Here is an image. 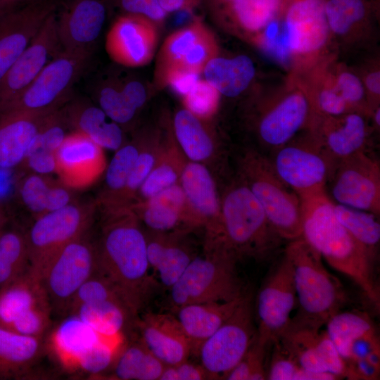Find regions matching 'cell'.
<instances>
[{"label": "cell", "instance_id": "13", "mask_svg": "<svg viewBox=\"0 0 380 380\" xmlns=\"http://www.w3.org/2000/svg\"><path fill=\"white\" fill-rule=\"evenodd\" d=\"M86 235L60 250L40 275L52 310L67 313L75 293L97 271L95 243Z\"/></svg>", "mask_w": 380, "mask_h": 380}, {"label": "cell", "instance_id": "21", "mask_svg": "<svg viewBox=\"0 0 380 380\" xmlns=\"http://www.w3.org/2000/svg\"><path fill=\"white\" fill-rule=\"evenodd\" d=\"M158 42L157 25L134 14L119 15L110 26L106 38V49L115 63L127 67L148 64Z\"/></svg>", "mask_w": 380, "mask_h": 380}, {"label": "cell", "instance_id": "3", "mask_svg": "<svg viewBox=\"0 0 380 380\" xmlns=\"http://www.w3.org/2000/svg\"><path fill=\"white\" fill-rule=\"evenodd\" d=\"M302 237L333 268L350 277L379 305L372 270L373 256L340 223L327 192L300 199Z\"/></svg>", "mask_w": 380, "mask_h": 380}, {"label": "cell", "instance_id": "4", "mask_svg": "<svg viewBox=\"0 0 380 380\" xmlns=\"http://www.w3.org/2000/svg\"><path fill=\"white\" fill-rule=\"evenodd\" d=\"M219 227L204 238L203 246H223L238 258L258 260L270 257L284 239L269 221L264 210L236 175L220 194Z\"/></svg>", "mask_w": 380, "mask_h": 380}, {"label": "cell", "instance_id": "55", "mask_svg": "<svg viewBox=\"0 0 380 380\" xmlns=\"http://www.w3.org/2000/svg\"><path fill=\"white\" fill-rule=\"evenodd\" d=\"M379 350L380 344L376 331L369 332L352 343L349 359L346 362L365 359L372 352Z\"/></svg>", "mask_w": 380, "mask_h": 380}, {"label": "cell", "instance_id": "9", "mask_svg": "<svg viewBox=\"0 0 380 380\" xmlns=\"http://www.w3.org/2000/svg\"><path fill=\"white\" fill-rule=\"evenodd\" d=\"M270 160L277 175L300 199L327 192L335 165L307 130L274 150Z\"/></svg>", "mask_w": 380, "mask_h": 380}, {"label": "cell", "instance_id": "35", "mask_svg": "<svg viewBox=\"0 0 380 380\" xmlns=\"http://www.w3.org/2000/svg\"><path fill=\"white\" fill-rule=\"evenodd\" d=\"M42 338L0 327V379L25 376L42 352Z\"/></svg>", "mask_w": 380, "mask_h": 380}, {"label": "cell", "instance_id": "58", "mask_svg": "<svg viewBox=\"0 0 380 380\" xmlns=\"http://www.w3.org/2000/svg\"><path fill=\"white\" fill-rule=\"evenodd\" d=\"M347 377L349 379L376 380L379 377L380 368L374 367L365 359L346 362Z\"/></svg>", "mask_w": 380, "mask_h": 380}, {"label": "cell", "instance_id": "30", "mask_svg": "<svg viewBox=\"0 0 380 380\" xmlns=\"http://www.w3.org/2000/svg\"><path fill=\"white\" fill-rule=\"evenodd\" d=\"M184 305L177 308L176 317L189 338L192 353L197 355L201 344L232 315L243 300Z\"/></svg>", "mask_w": 380, "mask_h": 380}, {"label": "cell", "instance_id": "22", "mask_svg": "<svg viewBox=\"0 0 380 380\" xmlns=\"http://www.w3.org/2000/svg\"><path fill=\"white\" fill-rule=\"evenodd\" d=\"M56 15L62 49L91 55L103 24L106 9L101 0H62Z\"/></svg>", "mask_w": 380, "mask_h": 380}, {"label": "cell", "instance_id": "49", "mask_svg": "<svg viewBox=\"0 0 380 380\" xmlns=\"http://www.w3.org/2000/svg\"><path fill=\"white\" fill-rule=\"evenodd\" d=\"M118 297L123 298L129 303L110 281L96 272L75 293L69 304L67 314H70L81 305Z\"/></svg>", "mask_w": 380, "mask_h": 380}, {"label": "cell", "instance_id": "46", "mask_svg": "<svg viewBox=\"0 0 380 380\" xmlns=\"http://www.w3.org/2000/svg\"><path fill=\"white\" fill-rule=\"evenodd\" d=\"M94 94L98 106L107 116L122 127L134 120L137 111L123 96L118 80H104L96 85Z\"/></svg>", "mask_w": 380, "mask_h": 380}, {"label": "cell", "instance_id": "64", "mask_svg": "<svg viewBox=\"0 0 380 380\" xmlns=\"http://www.w3.org/2000/svg\"><path fill=\"white\" fill-rule=\"evenodd\" d=\"M8 1V2L12 3L10 0H0V1ZM12 4H13V3H12ZM14 5H15V4H14ZM15 6H16V5H15Z\"/></svg>", "mask_w": 380, "mask_h": 380}, {"label": "cell", "instance_id": "60", "mask_svg": "<svg viewBox=\"0 0 380 380\" xmlns=\"http://www.w3.org/2000/svg\"><path fill=\"white\" fill-rule=\"evenodd\" d=\"M211 14L216 13L234 0H205Z\"/></svg>", "mask_w": 380, "mask_h": 380}, {"label": "cell", "instance_id": "15", "mask_svg": "<svg viewBox=\"0 0 380 380\" xmlns=\"http://www.w3.org/2000/svg\"><path fill=\"white\" fill-rule=\"evenodd\" d=\"M296 304L290 262L283 256L261 286L256 299L257 341L267 346L289 325Z\"/></svg>", "mask_w": 380, "mask_h": 380}, {"label": "cell", "instance_id": "59", "mask_svg": "<svg viewBox=\"0 0 380 380\" xmlns=\"http://www.w3.org/2000/svg\"><path fill=\"white\" fill-rule=\"evenodd\" d=\"M201 0H159L163 9L168 13L180 10H191Z\"/></svg>", "mask_w": 380, "mask_h": 380}, {"label": "cell", "instance_id": "62", "mask_svg": "<svg viewBox=\"0 0 380 380\" xmlns=\"http://www.w3.org/2000/svg\"><path fill=\"white\" fill-rule=\"evenodd\" d=\"M17 7V6L14 5L13 4L8 2V1H0V18L4 15L5 13L11 11V9Z\"/></svg>", "mask_w": 380, "mask_h": 380}, {"label": "cell", "instance_id": "7", "mask_svg": "<svg viewBox=\"0 0 380 380\" xmlns=\"http://www.w3.org/2000/svg\"><path fill=\"white\" fill-rule=\"evenodd\" d=\"M238 258L222 246L203 248L170 287L176 309L184 305L229 301L245 293L236 272Z\"/></svg>", "mask_w": 380, "mask_h": 380}, {"label": "cell", "instance_id": "40", "mask_svg": "<svg viewBox=\"0 0 380 380\" xmlns=\"http://www.w3.org/2000/svg\"><path fill=\"white\" fill-rule=\"evenodd\" d=\"M324 11L331 39H348L371 23L372 7L367 0H325Z\"/></svg>", "mask_w": 380, "mask_h": 380}, {"label": "cell", "instance_id": "57", "mask_svg": "<svg viewBox=\"0 0 380 380\" xmlns=\"http://www.w3.org/2000/svg\"><path fill=\"white\" fill-rule=\"evenodd\" d=\"M365 88L370 111L379 106L380 70L377 66L369 68L360 76Z\"/></svg>", "mask_w": 380, "mask_h": 380}, {"label": "cell", "instance_id": "10", "mask_svg": "<svg viewBox=\"0 0 380 380\" xmlns=\"http://www.w3.org/2000/svg\"><path fill=\"white\" fill-rule=\"evenodd\" d=\"M297 80L296 84L293 79L291 89L258 105L253 115L252 125L258 141L272 151L306 130L313 115L306 88Z\"/></svg>", "mask_w": 380, "mask_h": 380}, {"label": "cell", "instance_id": "23", "mask_svg": "<svg viewBox=\"0 0 380 380\" xmlns=\"http://www.w3.org/2000/svg\"><path fill=\"white\" fill-rule=\"evenodd\" d=\"M150 268L168 289L178 280L197 255L184 229L169 232L144 230Z\"/></svg>", "mask_w": 380, "mask_h": 380}, {"label": "cell", "instance_id": "34", "mask_svg": "<svg viewBox=\"0 0 380 380\" xmlns=\"http://www.w3.org/2000/svg\"><path fill=\"white\" fill-rule=\"evenodd\" d=\"M70 314L77 315L102 337L124 338L125 327L137 313L125 298L118 297L81 305Z\"/></svg>", "mask_w": 380, "mask_h": 380}, {"label": "cell", "instance_id": "43", "mask_svg": "<svg viewBox=\"0 0 380 380\" xmlns=\"http://www.w3.org/2000/svg\"><path fill=\"white\" fill-rule=\"evenodd\" d=\"M325 325L327 333L346 362L349 359L352 343L362 336L376 331L370 317L358 311L338 312Z\"/></svg>", "mask_w": 380, "mask_h": 380}, {"label": "cell", "instance_id": "8", "mask_svg": "<svg viewBox=\"0 0 380 380\" xmlns=\"http://www.w3.org/2000/svg\"><path fill=\"white\" fill-rule=\"evenodd\" d=\"M96 209V203L72 202L35 218L25 236L31 270L40 275L63 247L87 234Z\"/></svg>", "mask_w": 380, "mask_h": 380}, {"label": "cell", "instance_id": "51", "mask_svg": "<svg viewBox=\"0 0 380 380\" xmlns=\"http://www.w3.org/2000/svg\"><path fill=\"white\" fill-rule=\"evenodd\" d=\"M272 343L274 348L266 379L295 380L301 367L278 339Z\"/></svg>", "mask_w": 380, "mask_h": 380}, {"label": "cell", "instance_id": "36", "mask_svg": "<svg viewBox=\"0 0 380 380\" xmlns=\"http://www.w3.org/2000/svg\"><path fill=\"white\" fill-rule=\"evenodd\" d=\"M205 80L220 93L234 98L244 92L255 75L251 58L246 55L211 59L203 70Z\"/></svg>", "mask_w": 380, "mask_h": 380}, {"label": "cell", "instance_id": "28", "mask_svg": "<svg viewBox=\"0 0 380 380\" xmlns=\"http://www.w3.org/2000/svg\"><path fill=\"white\" fill-rule=\"evenodd\" d=\"M62 108L72 131L86 135L104 150L116 151L125 143L122 127L87 99L69 100Z\"/></svg>", "mask_w": 380, "mask_h": 380}, {"label": "cell", "instance_id": "56", "mask_svg": "<svg viewBox=\"0 0 380 380\" xmlns=\"http://www.w3.org/2000/svg\"><path fill=\"white\" fill-rule=\"evenodd\" d=\"M118 82L125 99L138 112L144 106L147 99L144 86L140 82L134 80Z\"/></svg>", "mask_w": 380, "mask_h": 380}, {"label": "cell", "instance_id": "31", "mask_svg": "<svg viewBox=\"0 0 380 380\" xmlns=\"http://www.w3.org/2000/svg\"><path fill=\"white\" fill-rule=\"evenodd\" d=\"M50 305L41 279L30 267L0 289V327L11 326L33 308Z\"/></svg>", "mask_w": 380, "mask_h": 380}, {"label": "cell", "instance_id": "16", "mask_svg": "<svg viewBox=\"0 0 380 380\" xmlns=\"http://www.w3.org/2000/svg\"><path fill=\"white\" fill-rule=\"evenodd\" d=\"M61 50L56 11L46 18L25 50L0 80V114L18 99Z\"/></svg>", "mask_w": 380, "mask_h": 380}, {"label": "cell", "instance_id": "12", "mask_svg": "<svg viewBox=\"0 0 380 380\" xmlns=\"http://www.w3.org/2000/svg\"><path fill=\"white\" fill-rule=\"evenodd\" d=\"M252 298L246 293L232 315L200 346L197 355L211 379H224L256 338Z\"/></svg>", "mask_w": 380, "mask_h": 380}, {"label": "cell", "instance_id": "14", "mask_svg": "<svg viewBox=\"0 0 380 380\" xmlns=\"http://www.w3.org/2000/svg\"><path fill=\"white\" fill-rule=\"evenodd\" d=\"M327 186L335 203L379 215L380 163L371 152L336 162Z\"/></svg>", "mask_w": 380, "mask_h": 380}, {"label": "cell", "instance_id": "37", "mask_svg": "<svg viewBox=\"0 0 380 380\" xmlns=\"http://www.w3.org/2000/svg\"><path fill=\"white\" fill-rule=\"evenodd\" d=\"M18 194L22 203L35 218L72 202L70 189L44 175L34 172L20 182Z\"/></svg>", "mask_w": 380, "mask_h": 380}, {"label": "cell", "instance_id": "42", "mask_svg": "<svg viewBox=\"0 0 380 380\" xmlns=\"http://www.w3.org/2000/svg\"><path fill=\"white\" fill-rule=\"evenodd\" d=\"M139 152L121 195L120 205H131L136 200L138 191L150 173L162 147L164 130L155 128L140 132Z\"/></svg>", "mask_w": 380, "mask_h": 380}, {"label": "cell", "instance_id": "17", "mask_svg": "<svg viewBox=\"0 0 380 380\" xmlns=\"http://www.w3.org/2000/svg\"><path fill=\"white\" fill-rule=\"evenodd\" d=\"M179 184L184 196L182 229L191 232L201 229L204 238L212 236L219 227L221 201L210 168L187 160Z\"/></svg>", "mask_w": 380, "mask_h": 380}, {"label": "cell", "instance_id": "45", "mask_svg": "<svg viewBox=\"0 0 380 380\" xmlns=\"http://www.w3.org/2000/svg\"><path fill=\"white\" fill-rule=\"evenodd\" d=\"M29 267L25 234L15 230H5L0 236V289L23 274Z\"/></svg>", "mask_w": 380, "mask_h": 380}, {"label": "cell", "instance_id": "48", "mask_svg": "<svg viewBox=\"0 0 380 380\" xmlns=\"http://www.w3.org/2000/svg\"><path fill=\"white\" fill-rule=\"evenodd\" d=\"M220 96L208 82L198 80L183 96L184 107L201 119L211 120L218 108Z\"/></svg>", "mask_w": 380, "mask_h": 380}, {"label": "cell", "instance_id": "44", "mask_svg": "<svg viewBox=\"0 0 380 380\" xmlns=\"http://www.w3.org/2000/svg\"><path fill=\"white\" fill-rule=\"evenodd\" d=\"M334 211L340 223L373 256L380 241L377 215L334 202Z\"/></svg>", "mask_w": 380, "mask_h": 380}, {"label": "cell", "instance_id": "38", "mask_svg": "<svg viewBox=\"0 0 380 380\" xmlns=\"http://www.w3.org/2000/svg\"><path fill=\"white\" fill-rule=\"evenodd\" d=\"M141 146V133L132 140L124 143L107 165L104 172V184L97 201V208H111L120 205L121 195L137 160Z\"/></svg>", "mask_w": 380, "mask_h": 380}, {"label": "cell", "instance_id": "2", "mask_svg": "<svg viewBox=\"0 0 380 380\" xmlns=\"http://www.w3.org/2000/svg\"><path fill=\"white\" fill-rule=\"evenodd\" d=\"M325 0H289L283 13L254 39L270 57L284 66L308 73L327 61L331 37Z\"/></svg>", "mask_w": 380, "mask_h": 380}, {"label": "cell", "instance_id": "1", "mask_svg": "<svg viewBox=\"0 0 380 380\" xmlns=\"http://www.w3.org/2000/svg\"><path fill=\"white\" fill-rule=\"evenodd\" d=\"M96 272L110 281L138 312L151 284L145 232L131 205L99 208Z\"/></svg>", "mask_w": 380, "mask_h": 380}, {"label": "cell", "instance_id": "11", "mask_svg": "<svg viewBox=\"0 0 380 380\" xmlns=\"http://www.w3.org/2000/svg\"><path fill=\"white\" fill-rule=\"evenodd\" d=\"M90 56L61 50L7 110L46 113L60 108L70 100L72 89L86 70Z\"/></svg>", "mask_w": 380, "mask_h": 380}, {"label": "cell", "instance_id": "29", "mask_svg": "<svg viewBox=\"0 0 380 380\" xmlns=\"http://www.w3.org/2000/svg\"><path fill=\"white\" fill-rule=\"evenodd\" d=\"M289 0H234L213 14L215 19L253 40L284 12Z\"/></svg>", "mask_w": 380, "mask_h": 380}, {"label": "cell", "instance_id": "27", "mask_svg": "<svg viewBox=\"0 0 380 380\" xmlns=\"http://www.w3.org/2000/svg\"><path fill=\"white\" fill-rule=\"evenodd\" d=\"M51 112L13 110L0 114V170H8L23 163L32 142Z\"/></svg>", "mask_w": 380, "mask_h": 380}, {"label": "cell", "instance_id": "25", "mask_svg": "<svg viewBox=\"0 0 380 380\" xmlns=\"http://www.w3.org/2000/svg\"><path fill=\"white\" fill-rule=\"evenodd\" d=\"M141 341L165 365L189 359L191 342L176 316L147 312L138 322Z\"/></svg>", "mask_w": 380, "mask_h": 380}, {"label": "cell", "instance_id": "39", "mask_svg": "<svg viewBox=\"0 0 380 380\" xmlns=\"http://www.w3.org/2000/svg\"><path fill=\"white\" fill-rule=\"evenodd\" d=\"M165 366L140 339L123 346L107 377L118 380H159Z\"/></svg>", "mask_w": 380, "mask_h": 380}, {"label": "cell", "instance_id": "53", "mask_svg": "<svg viewBox=\"0 0 380 380\" xmlns=\"http://www.w3.org/2000/svg\"><path fill=\"white\" fill-rule=\"evenodd\" d=\"M211 377L203 366L188 360L172 365H165L159 380H203Z\"/></svg>", "mask_w": 380, "mask_h": 380}, {"label": "cell", "instance_id": "61", "mask_svg": "<svg viewBox=\"0 0 380 380\" xmlns=\"http://www.w3.org/2000/svg\"><path fill=\"white\" fill-rule=\"evenodd\" d=\"M9 220L8 212L4 203L0 201V236L5 231Z\"/></svg>", "mask_w": 380, "mask_h": 380}, {"label": "cell", "instance_id": "54", "mask_svg": "<svg viewBox=\"0 0 380 380\" xmlns=\"http://www.w3.org/2000/svg\"><path fill=\"white\" fill-rule=\"evenodd\" d=\"M198 74L185 71L175 70L167 75L162 87L169 85L173 90L181 95L185 96L195 85L198 79Z\"/></svg>", "mask_w": 380, "mask_h": 380}, {"label": "cell", "instance_id": "5", "mask_svg": "<svg viewBox=\"0 0 380 380\" xmlns=\"http://www.w3.org/2000/svg\"><path fill=\"white\" fill-rule=\"evenodd\" d=\"M290 262L299 312L292 320L321 329L346 302L338 280L324 267L322 258L302 236L289 241L284 251Z\"/></svg>", "mask_w": 380, "mask_h": 380}, {"label": "cell", "instance_id": "41", "mask_svg": "<svg viewBox=\"0 0 380 380\" xmlns=\"http://www.w3.org/2000/svg\"><path fill=\"white\" fill-rule=\"evenodd\" d=\"M209 30L198 18L170 34L158 53L155 70L156 82L162 86L165 77L175 70L194 44Z\"/></svg>", "mask_w": 380, "mask_h": 380}, {"label": "cell", "instance_id": "6", "mask_svg": "<svg viewBox=\"0 0 380 380\" xmlns=\"http://www.w3.org/2000/svg\"><path fill=\"white\" fill-rule=\"evenodd\" d=\"M236 175L248 186L272 226L286 241L302 236L301 202L277 175L270 160L258 150L243 147L235 156Z\"/></svg>", "mask_w": 380, "mask_h": 380}, {"label": "cell", "instance_id": "47", "mask_svg": "<svg viewBox=\"0 0 380 380\" xmlns=\"http://www.w3.org/2000/svg\"><path fill=\"white\" fill-rule=\"evenodd\" d=\"M330 71L336 88L352 111L370 116L367 96L360 76L343 65L334 69L330 68Z\"/></svg>", "mask_w": 380, "mask_h": 380}, {"label": "cell", "instance_id": "52", "mask_svg": "<svg viewBox=\"0 0 380 380\" xmlns=\"http://www.w3.org/2000/svg\"><path fill=\"white\" fill-rule=\"evenodd\" d=\"M116 3L124 13L144 16L156 25L161 24L167 14L159 0H116Z\"/></svg>", "mask_w": 380, "mask_h": 380}, {"label": "cell", "instance_id": "33", "mask_svg": "<svg viewBox=\"0 0 380 380\" xmlns=\"http://www.w3.org/2000/svg\"><path fill=\"white\" fill-rule=\"evenodd\" d=\"M187 160L174 137L171 124L167 122L160 153L150 173L141 184L134 202L147 199L179 184Z\"/></svg>", "mask_w": 380, "mask_h": 380}, {"label": "cell", "instance_id": "18", "mask_svg": "<svg viewBox=\"0 0 380 380\" xmlns=\"http://www.w3.org/2000/svg\"><path fill=\"white\" fill-rule=\"evenodd\" d=\"M370 116L351 112L338 116L313 115L307 131L336 163L360 152H371Z\"/></svg>", "mask_w": 380, "mask_h": 380}, {"label": "cell", "instance_id": "50", "mask_svg": "<svg viewBox=\"0 0 380 380\" xmlns=\"http://www.w3.org/2000/svg\"><path fill=\"white\" fill-rule=\"evenodd\" d=\"M266 347L257 338L236 365L226 375L227 380H264L267 379L265 369Z\"/></svg>", "mask_w": 380, "mask_h": 380}, {"label": "cell", "instance_id": "19", "mask_svg": "<svg viewBox=\"0 0 380 380\" xmlns=\"http://www.w3.org/2000/svg\"><path fill=\"white\" fill-rule=\"evenodd\" d=\"M62 0H31L0 18V80L20 57Z\"/></svg>", "mask_w": 380, "mask_h": 380}, {"label": "cell", "instance_id": "32", "mask_svg": "<svg viewBox=\"0 0 380 380\" xmlns=\"http://www.w3.org/2000/svg\"><path fill=\"white\" fill-rule=\"evenodd\" d=\"M184 196L179 184L131 205L146 229L169 232L182 229Z\"/></svg>", "mask_w": 380, "mask_h": 380}, {"label": "cell", "instance_id": "24", "mask_svg": "<svg viewBox=\"0 0 380 380\" xmlns=\"http://www.w3.org/2000/svg\"><path fill=\"white\" fill-rule=\"evenodd\" d=\"M106 338H108L99 335L77 315L69 314L51 330L47 345L61 367L69 372H81L88 357Z\"/></svg>", "mask_w": 380, "mask_h": 380}, {"label": "cell", "instance_id": "63", "mask_svg": "<svg viewBox=\"0 0 380 380\" xmlns=\"http://www.w3.org/2000/svg\"><path fill=\"white\" fill-rule=\"evenodd\" d=\"M13 4L16 6H18L20 4H25L31 0H10Z\"/></svg>", "mask_w": 380, "mask_h": 380}, {"label": "cell", "instance_id": "20", "mask_svg": "<svg viewBox=\"0 0 380 380\" xmlns=\"http://www.w3.org/2000/svg\"><path fill=\"white\" fill-rule=\"evenodd\" d=\"M107 165L103 148L86 135L71 131L56 151L55 172L65 186L80 190L96 183Z\"/></svg>", "mask_w": 380, "mask_h": 380}, {"label": "cell", "instance_id": "26", "mask_svg": "<svg viewBox=\"0 0 380 380\" xmlns=\"http://www.w3.org/2000/svg\"><path fill=\"white\" fill-rule=\"evenodd\" d=\"M210 122L184 107L177 110L171 124L174 137L186 159L209 167L221 158L224 151Z\"/></svg>", "mask_w": 380, "mask_h": 380}]
</instances>
